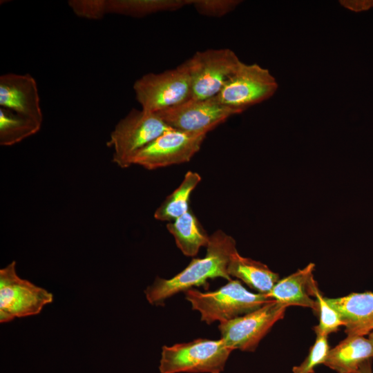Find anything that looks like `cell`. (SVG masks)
Wrapping results in <instances>:
<instances>
[{
  "mask_svg": "<svg viewBox=\"0 0 373 373\" xmlns=\"http://www.w3.org/2000/svg\"><path fill=\"white\" fill-rule=\"evenodd\" d=\"M204 258H193L189 264L173 277L166 279L156 277L144 290L148 302L153 305H164L173 296L194 287L207 286V280L222 278H232L227 269L231 255L237 251L235 239L221 229L210 235Z\"/></svg>",
  "mask_w": 373,
  "mask_h": 373,
  "instance_id": "6da1fadb",
  "label": "cell"
},
{
  "mask_svg": "<svg viewBox=\"0 0 373 373\" xmlns=\"http://www.w3.org/2000/svg\"><path fill=\"white\" fill-rule=\"evenodd\" d=\"M191 308L208 325L225 322L251 312L273 300L266 294L247 290L239 280H229L219 289L203 292L192 288L184 291Z\"/></svg>",
  "mask_w": 373,
  "mask_h": 373,
  "instance_id": "7a4b0ae2",
  "label": "cell"
},
{
  "mask_svg": "<svg viewBox=\"0 0 373 373\" xmlns=\"http://www.w3.org/2000/svg\"><path fill=\"white\" fill-rule=\"evenodd\" d=\"M233 351L222 339L196 338L164 345L159 364L160 373H221Z\"/></svg>",
  "mask_w": 373,
  "mask_h": 373,
  "instance_id": "3957f363",
  "label": "cell"
},
{
  "mask_svg": "<svg viewBox=\"0 0 373 373\" xmlns=\"http://www.w3.org/2000/svg\"><path fill=\"white\" fill-rule=\"evenodd\" d=\"M171 129L156 113L133 108L117 122L107 141L113 162L122 169L132 166L139 151Z\"/></svg>",
  "mask_w": 373,
  "mask_h": 373,
  "instance_id": "277c9868",
  "label": "cell"
},
{
  "mask_svg": "<svg viewBox=\"0 0 373 373\" xmlns=\"http://www.w3.org/2000/svg\"><path fill=\"white\" fill-rule=\"evenodd\" d=\"M135 99L142 109L157 113L178 105L191 97L188 60L160 73H147L133 84Z\"/></svg>",
  "mask_w": 373,
  "mask_h": 373,
  "instance_id": "5b68a950",
  "label": "cell"
},
{
  "mask_svg": "<svg viewBox=\"0 0 373 373\" xmlns=\"http://www.w3.org/2000/svg\"><path fill=\"white\" fill-rule=\"evenodd\" d=\"M278 87L275 77L268 69L257 64L241 61L215 97L221 104L242 113L271 98Z\"/></svg>",
  "mask_w": 373,
  "mask_h": 373,
  "instance_id": "8992f818",
  "label": "cell"
},
{
  "mask_svg": "<svg viewBox=\"0 0 373 373\" xmlns=\"http://www.w3.org/2000/svg\"><path fill=\"white\" fill-rule=\"evenodd\" d=\"M52 301L50 292L17 275L15 261L0 269L1 323L38 314Z\"/></svg>",
  "mask_w": 373,
  "mask_h": 373,
  "instance_id": "52a82bcc",
  "label": "cell"
},
{
  "mask_svg": "<svg viewBox=\"0 0 373 373\" xmlns=\"http://www.w3.org/2000/svg\"><path fill=\"white\" fill-rule=\"evenodd\" d=\"M287 307L273 300L245 315L219 323L220 338L232 350L254 352Z\"/></svg>",
  "mask_w": 373,
  "mask_h": 373,
  "instance_id": "ba28073f",
  "label": "cell"
},
{
  "mask_svg": "<svg viewBox=\"0 0 373 373\" xmlns=\"http://www.w3.org/2000/svg\"><path fill=\"white\" fill-rule=\"evenodd\" d=\"M188 60L191 79V99L216 96L241 61L229 48L196 52Z\"/></svg>",
  "mask_w": 373,
  "mask_h": 373,
  "instance_id": "9c48e42d",
  "label": "cell"
},
{
  "mask_svg": "<svg viewBox=\"0 0 373 373\" xmlns=\"http://www.w3.org/2000/svg\"><path fill=\"white\" fill-rule=\"evenodd\" d=\"M171 128L193 134H207L230 117L240 114L219 103L215 97L189 99L156 113Z\"/></svg>",
  "mask_w": 373,
  "mask_h": 373,
  "instance_id": "30bf717a",
  "label": "cell"
},
{
  "mask_svg": "<svg viewBox=\"0 0 373 373\" xmlns=\"http://www.w3.org/2000/svg\"><path fill=\"white\" fill-rule=\"evenodd\" d=\"M206 135L171 129L139 151L133 165L155 170L188 162L200 151Z\"/></svg>",
  "mask_w": 373,
  "mask_h": 373,
  "instance_id": "8fae6325",
  "label": "cell"
},
{
  "mask_svg": "<svg viewBox=\"0 0 373 373\" xmlns=\"http://www.w3.org/2000/svg\"><path fill=\"white\" fill-rule=\"evenodd\" d=\"M0 106L42 124L43 113L37 84L30 74L1 75Z\"/></svg>",
  "mask_w": 373,
  "mask_h": 373,
  "instance_id": "7c38bea8",
  "label": "cell"
},
{
  "mask_svg": "<svg viewBox=\"0 0 373 373\" xmlns=\"http://www.w3.org/2000/svg\"><path fill=\"white\" fill-rule=\"evenodd\" d=\"M315 264L310 262L304 268L280 279L267 296L287 307L300 306L318 312L315 293L318 289L314 277Z\"/></svg>",
  "mask_w": 373,
  "mask_h": 373,
  "instance_id": "4fadbf2b",
  "label": "cell"
},
{
  "mask_svg": "<svg viewBox=\"0 0 373 373\" xmlns=\"http://www.w3.org/2000/svg\"><path fill=\"white\" fill-rule=\"evenodd\" d=\"M340 315L347 335L367 334L373 323V291L351 293L338 298H325Z\"/></svg>",
  "mask_w": 373,
  "mask_h": 373,
  "instance_id": "5bb4252c",
  "label": "cell"
},
{
  "mask_svg": "<svg viewBox=\"0 0 373 373\" xmlns=\"http://www.w3.org/2000/svg\"><path fill=\"white\" fill-rule=\"evenodd\" d=\"M373 358V346L363 335H347L331 348L323 363L337 373H358L360 367Z\"/></svg>",
  "mask_w": 373,
  "mask_h": 373,
  "instance_id": "9a60e30c",
  "label": "cell"
},
{
  "mask_svg": "<svg viewBox=\"0 0 373 373\" xmlns=\"http://www.w3.org/2000/svg\"><path fill=\"white\" fill-rule=\"evenodd\" d=\"M227 271L231 278H238L257 293L263 294H267L280 280L278 274L265 264L243 257L238 251L231 255Z\"/></svg>",
  "mask_w": 373,
  "mask_h": 373,
  "instance_id": "2e32d148",
  "label": "cell"
},
{
  "mask_svg": "<svg viewBox=\"0 0 373 373\" xmlns=\"http://www.w3.org/2000/svg\"><path fill=\"white\" fill-rule=\"evenodd\" d=\"M166 228L173 236L178 248L184 256L193 257L202 247L208 245L210 236L191 209L168 223Z\"/></svg>",
  "mask_w": 373,
  "mask_h": 373,
  "instance_id": "e0dca14e",
  "label": "cell"
},
{
  "mask_svg": "<svg viewBox=\"0 0 373 373\" xmlns=\"http://www.w3.org/2000/svg\"><path fill=\"white\" fill-rule=\"evenodd\" d=\"M201 180L197 172H186L180 184L157 208L154 218L170 222L187 212L190 209V196Z\"/></svg>",
  "mask_w": 373,
  "mask_h": 373,
  "instance_id": "ac0fdd59",
  "label": "cell"
},
{
  "mask_svg": "<svg viewBox=\"0 0 373 373\" xmlns=\"http://www.w3.org/2000/svg\"><path fill=\"white\" fill-rule=\"evenodd\" d=\"M189 5L190 0H107V11L108 14L140 18L175 11Z\"/></svg>",
  "mask_w": 373,
  "mask_h": 373,
  "instance_id": "d6986e66",
  "label": "cell"
},
{
  "mask_svg": "<svg viewBox=\"0 0 373 373\" xmlns=\"http://www.w3.org/2000/svg\"><path fill=\"white\" fill-rule=\"evenodd\" d=\"M41 124L8 109L0 108V144L12 146L36 134Z\"/></svg>",
  "mask_w": 373,
  "mask_h": 373,
  "instance_id": "ffe728a7",
  "label": "cell"
},
{
  "mask_svg": "<svg viewBox=\"0 0 373 373\" xmlns=\"http://www.w3.org/2000/svg\"><path fill=\"white\" fill-rule=\"evenodd\" d=\"M315 298L318 303V312L319 323L314 327L316 334L328 336L336 332L344 323L338 313L327 302L319 289L315 293Z\"/></svg>",
  "mask_w": 373,
  "mask_h": 373,
  "instance_id": "44dd1931",
  "label": "cell"
},
{
  "mask_svg": "<svg viewBox=\"0 0 373 373\" xmlns=\"http://www.w3.org/2000/svg\"><path fill=\"white\" fill-rule=\"evenodd\" d=\"M316 336L307 356L300 365L293 367L292 373H314L315 367L325 363L330 350L328 336L321 334H316Z\"/></svg>",
  "mask_w": 373,
  "mask_h": 373,
  "instance_id": "7402d4cb",
  "label": "cell"
},
{
  "mask_svg": "<svg viewBox=\"0 0 373 373\" xmlns=\"http://www.w3.org/2000/svg\"><path fill=\"white\" fill-rule=\"evenodd\" d=\"M241 2L240 0H190V5L202 15L221 17L235 10Z\"/></svg>",
  "mask_w": 373,
  "mask_h": 373,
  "instance_id": "603a6c76",
  "label": "cell"
},
{
  "mask_svg": "<svg viewBox=\"0 0 373 373\" xmlns=\"http://www.w3.org/2000/svg\"><path fill=\"white\" fill-rule=\"evenodd\" d=\"M68 4L79 17L99 20L108 14L107 0H70Z\"/></svg>",
  "mask_w": 373,
  "mask_h": 373,
  "instance_id": "cb8c5ba5",
  "label": "cell"
},
{
  "mask_svg": "<svg viewBox=\"0 0 373 373\" xmlns=\"http://www.w3.org/2000/svg\"><path fill=\"white\" fill-rule=\"evenodd\" d=\"M340 3L354 12H362L373 8V0H343Z\"/></svg>",
  "mask_w": 373,
  "mask_h": 373,
  "instance_id": "d4e9b609",
  "label": "cell"
},
{
  "mask_svg": "<svg viewBox=\"0 0 373 373\" xmlns=\"http://www.w3.org/2000/svg\"><path fill=\"white\" fill-rule=\"evenodd\" d=\"M358 373H372V359L367 360L361 365Z\"/></svg>",
  "mask_w": 373,
  "mask_h": 373,
  "instance_id": "484cf974",
  "label": "cell"
},
{
  "mask_svg": "<svg viewBox=\"0 0 373 373\" xmlns=\"http://www.w3.org/2000/svg\"><path fill=\"white\" fill-rule=\"evenodd\" d=\"M368 339L370 340V343H372L373 346V330L370 331L368 334Z\"/></svg>",
  "mask_w": 373,
  "mask_h": 373,
  "instance_id": "4316f807",
  "label": "cell"
},
{
  "mask_svg": "<svg viewBox=\"0 0 373 373\" xmlns=\"http://www.w3.org/2000/svg\"><path fill=\"white\" fill-rule=\"evenodd\" d=\"M373 330V323L371 324V325L368 327V329H367V334Z\"/></svg>",
  "mask_w": 373,
  "mask_h": 373,
  "instance_id": "83f0119b",
  "label": "cell"
}]
</instances>
